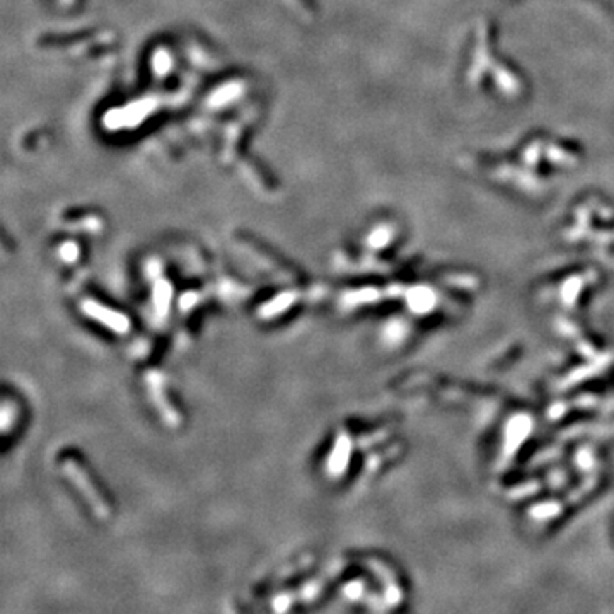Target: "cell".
Masks as SVG:
<instances>
[{"instance_id": "obj_1", "label": "cell", "mask_w": 614, "mask_h": 614, "mask_svg": "<svg viewBox=\"0 0 614 614\" xmlns=\"http://www.w3.org/2000/svg\"><path fill=\"white\" fill-rule=\"evenodd\" d=\"M62 471L67 476V480H70V483L77 488V492L84 497V500L89 504L91 510H93L96 516L101 521H106L111 516V509L105 500V497L99 493V490L91 481V476L87 474L86 469L75 459L67 457V459L62 461Z\"/></svg>"}, {"instance_id": "obj_2", "label": "cell", "mask_w": 614, "mask_h": 614, "mask_svg": "<svg viewBox=\"0 0 614 614\" xmlns=\"http://www.w3.org/2000/svg\"><path fill=\"white\" fill-rule=\"evenodd\" d=\"M145 382H147V391H149L150 401H152L157 413L161 414L162 420H164L169 426H178L181 424V417H179V413L174 410V406L171 405V401L167 400V394L164 388H162L161 379L155 376H147Z\"/></svg>"}, {"instance_id": "obj_3", "label": "cell", "mask_w": 614, "mask_h": 614, "mask_svg": "<svg viewBox=\"0 0 614 614\" xmlns=\"http://www.w3.org/2000/svg\"><path fill=\"white\" fill-rule=\"evenodd\" d=\"M82 309L87 316L96 319V321L103 322V325L110 326V328L117 331V333H126L130 328L129 319L123 316L122 313H117V311L113 309H107V307L101 306L96 301H84Z\"/></svg>"}]
</instances>
